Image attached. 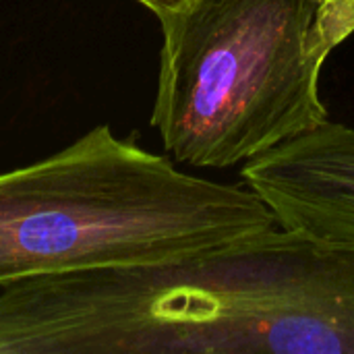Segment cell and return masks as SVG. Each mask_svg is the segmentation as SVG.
I'll use <instances>...</instances> for the list:
<instances>
[{
  "mask_svg": "<svg viewBox=\"0 0 354 354\" xmlns=\"http://www.w3.org/2000/svg\"><path fill=\"white\" fill-rule=\"evenodd\" d=\"M274 226L245 183L180 172L100 124L54 156L0 172V288L87 266L193 257Z\"/></svg>",
  "mask_w": 354,
  "mask_h": 354,
  "instance_id": "obj_1",
  "label": "cell"
},
{
  "mask_svg": "<svg viewBox=\"0 0 354 354\" xmlns=\"http://www.w3.org/2000/svg\"><path fill=\"white\" fill-rule=\"evenodd\" d=\"M158 21L151 127L174 162L243 166L330 120L322 71L354 0H189Z\"/></svg>",
  "mask_w": 354,
  "mask_h": 354,
  "instance_id": "obj_2",
  "label": "cell"
},
{
  "mask_svg": "<svg viewBox=\"0 0 354 354\" xmlns=\"http://www.w3.org/2000/svg\"><path fill=\"white\" fill-rule=\"evenodd\" d=\"M127 354H354V249L274 226L129 263Z\"/></svg>",
  "mask_w": 354,
  "mask_h": 354,
  "instance_id": "obj_3",
  "label": "cell"
},
{
  "mask_svg": "<svg viewBox=\"0 0 354 354\" xmlns=\"http://www.w3.org/2000/svg\"><path fill=\"white\" fill-rule=\"evenodd\" d=\"M278 226L354 249V129L326 120L241 166Z\"/></svg>",
  "mask_w": 354,
  "mask_h": 354,
  "instance_id": "obj_4",
  "label": "cell"
},
{
  "mask_svg": "<svg viewBox=\"0 0 354 354\" xmlns=\"http://www.w3.org/2000/svg\"><path fill=\"white\" fill-rule=\"evenodd\" d=\"M139 4H143L145 8H149L158 19L183 8L189 0H137Z\"/></svg>",
  "mask_w": 354,
  "mask_h": 354,
  "instance_id": "obj_5",
  "label": "cell"
}]
</instances>
